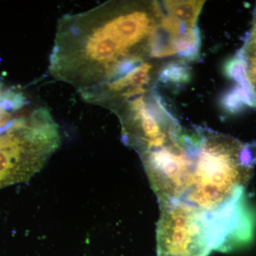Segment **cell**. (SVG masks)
<instances>
[{
	"instance_id": "6da1fadb",
	"label": "cell",
	"mask_w": 256,
	"mask_h": 256,
	"mask_svg": "<svg viewBox=\"0 0 256 256\" xmlns=\"http://www.w3.org/2000/svg\"><path fill=\"white\" fill-rule=\"evenodd\" d=\"M158 1H108L66 14L57 23L48 72L82 98L99 106L114 92L140 82L156 60L169 56Z\"/></svg>"
},
{
	"instance_id": "7a4b0ae2",
	"label": "cell",
	"mask_w": 256,
	"mask_h": 256,
	"mask_svg": "<svg viewBox=\"0 0 256 256\" xmlns=\"http://www.w3.org/2000/svg\"><path fill=\"white\" fill-rule=\"evenodd\" d=\"M186 196L198 210H214L240 192L250 176L252 152L238 140L198 129Z\"/></svg>"
},
{
	"instance_id": "3957f363",
	"label": "cell",
	"mask_w": 256,
	"mask_h": 256,
	"mask_svg": "<svg viewBox=\"0 0 256 256\" xmlns=\"http://www.w3.org/2000/svg\"><path fill=\"white\" fill-rule=\"evenodd\" d=\"M58 127L44 106L22 110L0 134V188L23 181L60 144Z\"/></svg>"
},
{
	"instance_id": "277c9868",
	"label": "cell",
	"mask_w": 256,
	"mask_h": 256,
	"mask_svg": "<svg viewBox=\"0 0 256 256\" xmlns=\"http://www.w3.org/2000/svg\"><path fill=\"white\" fill-rule=\"evenodd\" d=\"M126 142L141 154L178 142L182 129L156 89L137 96L114 111Z\"/></svg>"
},
{
	"instance_id": "5b68a950",
	"label": "cell",
	"mask_w": 256,
	"mask_h": 256,
	"mask_svg": "<svg viewBox=\"0 0 256 256\" xmlns=\"http://www.w3.org/2000/svg\"><path fill=\"white\" fill-rule=\"evenodd\" d=\"M200 212L184 204L164 203L158 230L161 255H206L212 245Z\"/></svg>"
},
{
	"instance_id": "8992f818",
	"label": "cell",
	"mask_w": 256,
	"mask_h": 256,
	"mask_svg": "<svg viewBox=\"0 0 256 256\" xmlns=\"http://www.w3.org/2000/svg\"><path fill=\"white\" fill-rule=\"evenodd\" d=\"M163 8L166 14L191 28H198V16L204 1H163Z\"/></svg>"
},
{
	"instance_id": "52a82bcc",
	"label": "cell",
	"mask_w": 256,
	"mask_h": 256,
	"mask_svg": "<svg viewBox=\"0 0 256 256\" xmlns=\"http://www.w3.org/2000/svg\"><path fill=\"white\" fill-rule=\"evenodd\" d=\"M190 68L188 63L182 60H172L165 64L160 72L158 82L184 84L190 78Z\"/></svg>"
}]
</instances>
